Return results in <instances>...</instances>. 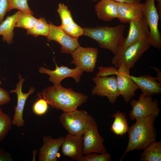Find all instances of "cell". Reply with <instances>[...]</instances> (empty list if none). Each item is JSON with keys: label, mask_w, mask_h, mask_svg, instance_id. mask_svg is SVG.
I'll use <instances>...</instances> for the list:
<instances>
[{"label": "cell", "mask_w": 161, "mask_h": 161, "mask_svg": "<svg viewBox=\"0 0 161 161\" xmlns=\"http://www.w3.org/2000/svg\"><path fill=\"white\" fill-rule=\"evenodd\" d=\"M41 95L51 108L60 109L63 112L77 109L88 98L87 95L75 92L71 88L64 87L61 84L44 89Z\"/></svg>", "instance_id": "cell-1"}, {"label": "cell", "mask_w": 161, "mask_h": 161, "mask_svg": "<svg viewBox=\"0 0 161 161\" xmlns=\"http://www.w3.org/2000/svg\"><path fill=\"white\" fill-rule=\"evenodd\" d=\"M95 84L92 91V95L107 97L110 103L114 104L120 95L116 78L114 75L110 77L96 76L92 78Z\"/></svg>", "instance_id": "cell-9"}, {"label": "cell", "mask_w": 161, "mask_h": 161, "mask_svg": "<svg viewBox=\"0 0 161 161\" xmlns=\"http://www.w3.org/2000/svg\"><path fill=\"white\" fill-rule=\"evenodd\" d=\"M129 22L130 26L128 36L124 38L118 53L129 45L143 39L149 38V29L144 16L131 20Z\"/></svg>", "instance_id": "cell-10"}, {"label": "cell", "mask_w": 161, "mask_h": 161, "mask_svg": "<svg viewBox=\"0 0 161 161\" xmlns=\"http://www.w3.org/2000/svg\"><path fill=\"white\" fill-rule=\"evenodd\" d=\"M72 58L71 64H74L84 71L92 72L95 66L98 55L97 48L77 47L71 53Z\"/></svg>", "instance_id": "cell-8"}, {"label": "cell", "mask_w": 161, "mask_h": 161, "mask_svg": "<svg viewBox=\"0 0 161 161\" xmlns=\"http://www.w3.org/2000/svg\"><path fill=\"white\" fill-rule=\"evenodd\" d=\"M99 71L96 76L99 77L107 76L111 75H116L119 72L118 69L114 66H109L107 67L100 66L98 68Z\"/></svg>", "instance_id": "cell-32"}, {"label": "cell", "mask_w": 161, "mask_h": 161, "mask_svg": "<svg viewBox=\"0 0 161 161\" xmlns=\"http://www.w3.org/2000/svg\"><path fill=\"white\" fill-rule=\"evenodd\" d=\"M59 120L69 134L76 135H83L89 127L96 123L86 111L77 109L63 112L60 116Z\"/></svg>", "instance_id": "cell-5"}, {"label": "cell", "mask_w": 161, "mask_h": 161, "mask_svg": "<svg viewBox=\"0 0 161 161\" xmlns=\"http://www.w3.org/2000/svg\"><path fill=\"white\" fill-rule=\"evenodd\" d=\"M92 0L93 1H97V0Z\"/></svg>", "instance_id": "cell-40"}, {"label": "cell", "mask_w": 161, "mask_h": 161, "mask_svg": "<svg viewBox=\"0 0 161 161\" xmlns=\"http://www.w3.org/2000/svg\"><path fill=\"white\" fill-rule=\"evenodd\" d=\"M110 116L114 118L111 128L113 133L121 137L128 133L130 127L125 113L117 111Z\"/></svg>", "instance_id": "cell-22"}, {"label": "cell", "mask_w": 161, "mask_h": 161, "mask_svg": "<svg viewBox=\"0 0 161 161\" xmlns=\"http://www.w3.org/2000/svg\"><path fill=\"white\" fill-rule=\"evenodd\" d=\"M19 12L18 10L13 15L8 16L0 24V35L2 36V41L9 44L13 42V30Z\"/></svg>", "instance_id": "cell-21"}, {"label": "cell", "mask_w": 161, "mask_h": 161, "mask_svg": "<svg viewBox=\"0 0 161 161\" xmlns=\"http://www.w3.org/2000/svg\"><path fill=\"white\" fill-rule=\"evenodd\" d=\"M10 100L9 93L0 87V106L8 103Z\"/></svg>", "instance_id": "cell-33"}, {"label": "cell", "mask_w": 161, "mask_h": 161, "mask_svg": "<svg viewBox=\"0 0 161 161\" xmlns=\"http://www.w3.org/2000/svg\"><path fill=\"white\" fill-rule=\"evenodd\" d=\"M119 70L116 75L117 85L120 95L126 102L131 101L138 89L135 83L130 77L129 72Z\"/></svg>", "instance_id": "cell-17"}, {"label": "cell", "mask_w": 161, "mask_h": 161, "mask_svg": "<svg viewBox=\"0 0 161 161\" xmlns=\"http://www.w3.org/2000/svg\"><path fill=\"white\" fill-rule=\"evenodd\" d=\"M55 68L54 70L41 66L39 69V72L41 73L48 75L49 76V81L54 85L60 84L63 79L68 77L72 78L76 83L80 81V76L84 72L81 68L78 67L72 69L66 66L59 67L55 63Z\"/></svg>", "instance_id": "cell-13"}, {"label": "cell", "mask_w": 161, "mask_h": 161, "mask_svg": "<svg viewBox=\"0 0 161 161\" xmlns=\"http://www.w3.org/2000/svg\"><path fill=\"white\" fill-rule=\"evenodd\" d=\"M125 26H99L83 28V35L95 40L102 48L110 51L114 55L119 51L124 38Z\"/></svg>", "instance_id": "cell-3"}, {"label": "cell", "mask_w": 161, "mask_h": 161, "mask_svg": "<svg viewBox=\"0 0 161 161\" xmlns=\"http://www.w3.org/2000/svg\"><path fill=\"white\" fill-rule=\"evenodd\" d=\"M111 155L106 152L98 154L96 153H92L82 156L78 161H110Z\"/></svg>", "instance_id": "cell-30"}, {"label": "cell", "mask_w": 161, "mask_h": 161, "mask_svg": "<svg viewBox=\"0 0 161 161\" xmlns=\"http://www.w3.org/2000/svg\"><path fill=\"white\" fill-rule=\"evenodd\" d=\"M43 144L38 150L39 161H57V154L61 147L64 137L53 138L50 136L43 137Z\"/></svg>", "instance_id": "cell-15"}, {"label": "cell", "mask_w": 161, "mask_h": 161, "mask_svg": "<svg viewBox=\"0 0 161 161\" xmlns=\"http://www.w3.org/2000/svg\"><path fill=\"white\" fill-rule=\"evenodd\" d=\"M118 2L128 3H141V0H111Z\"/></svg>", "instance_id": "cell-37"}, {"label": "cell", "mask_w": 161, "mask_h": 161, "mask_svg": "<svg viewBox=\"0 0 161 161\" xmlns=\"http://www.w3.org/2000/svg\"><path fill=\"white\" fill-rule=\"evenodd\" d=\"M1 82L0 80V85L1 84Z\"/></svg>", "instance_id": "cell-41"}, {"label": "cell", "mask_w": 161, "mask_h": 161, "mask_svg": "<svg viewBox=\"0 0 161 161\" xmlns=\"http://www.w3.org/2000/svg\"><path fill=\"white\" fill-rule=\"evenodd\" d=\"M63 154L77 160L83 155V136L68 134L64 137L61 147Z\"/></svg>", "instance_id": "cell-16"}, {"label": "cell", "mask_w": 161, "mask_h": 161, "mask_svg": "<svg viewBox=\"0 0 161 161\" xmlns=\"http://www.w3.org/2000/svg\"><path fill=\"white\" fill-rule=\"evenodd\" d=\"M40 98L33 104L32 110L36 115H43L47 112L48 108V103L44 98H41L40 93L38 95Z\"/></svg>", "instance_id": "cell-31"}, {"label": "cell", "mask_w": 161, "mask_h": 161, "mask_svg": "<svg viewBox=\"0 0 161 161\" xmlns=\"http://www.w3.org/2000/svg\"><path fill=\"white\" fill-rule=\"evenodd\" d=\"M19 81L16 85V88L10 90V93L16 94L17 98V106L15 108L14 115L12 120V123L18 127H23L25 125L24 120L23 118V113L24 108L27 99L29 96L35 91V88L30 87L29 92L24 93L22 91V87L24 79L21 75L18 74Z\"/></svg>", "instance_id": "cell-14"}, {"label": "cell", "mask_w": 161, "mask_h": 161, "mask_svg": "<svg viewBox=\"0 0 161 161\" xmlns=\"http://www.w3.org/2000/svg\"><path fill=\"white\" fill-rule=\"evenodd\" d=\"M97 17L105 21L118 18L117 2L111 0H101L95 6Z\"/></svg>", "instance_id": "cell-20"}, {"label": "cell", "mask_w": 161, "mask_h": 161, "mask_svg": "<svg viewBox=\"0 0 161 161\" xmlns=\"http://www.w3.org/2000/svg\"><path fill=\"white\" fill-rule=\"evenodd\" d=\"M130 77L145 96H152L154 94H160L161 83L158 82L155 78L147 75L138 77L130 75Z\"/></svg>", "instance_id": "cell-18"}, {"label": "cell", "mask_w": 161, "mask_h": 161, "mask_svg": "<svg viewBox=\"0 0 161 161\" xmlns=\"http://www.w3.org/2000/svg\"><path fill=\"white\" fill-rule=\"evenodd\" d=\"M140 155L142 161H161V141H155L143 149Z\"/></svg>", "instance_id": "cell-23"}, {"label": "cell", "mask_w": 161, "mask_h": 161, "mask_svg": "<svg viewBox=\"0 0 161 161\" xmlns=\"http://www.w3.org/2000/svg\"><path fill=\"white\" fill-rule=\"evenodd\" d=\"M7 0L8 3L7 12H9L13 9H16L19 10L34 14L29 7L28 0Z\"/></svg>", "instance_id": "cell-26"}, {"label": "cell", "mask_w": 161, "mask_h": 161, "mask_svg": "<svg viewBox=\"0 0 161 161\" xmlns=\"http://www.w3.org/2000/svg\"><path fill=\"white\" fill-rule=\"evenodd\" d=\"M148 38H145L127 47L114 55L112 63L114 67L125 72H129L142 55L150 48Z\"/></svg>", "instance_id": "cell-4"}, {"label": "cell", "mask_w": 161, "mask_h": 161, "mask_svg": "<svg viewBox=\"0 0 161 161\" xmlns=\"http://www.w3.org/2000/svg\"><path fill=\"white\" fill-rule=\"evenodd\" d=\"M38 20L33 15L20 10L15 25V27L30 30L35 24Z\"/></svg>", "instance_id": "cell-24"}, {"label": "cell", "mask_w": 161, "mask_h": 161, "mask_svg": "<svg viewBox=\"0 0 161 161\" xmlns=\"http://www.w3.org/2000/svg\"><path fill=\"white\" fill-rule=\"evenodd\" d=\"M60 26L66 34L73 38H78L83 35V28L75 22L67 26Z\"/></svg>", "instance_id": "cell-29"}, {"label": "cell", "mask_w": 161, "mask_h": 161, "mask_svg": "<svg viewBox=\"0 0 161 161\" xmlns=\"http://www.w3.org/2000/svg\"><path fill=\"white\" fill-rule=\"evenodd\" d=\"M57 11L61 21V24L60 26H67L75 22L67 6L64 4L59 3L58 4Z\"/></svg>", "instance_id": "cell-28"}, {"label": "cell", "mask_w": 161, "mask_h": 161, "mask_svg": "<svg viewBox=\"0 0 161 161\" xmlns=\"http://www.w3.org/2000/svg\"><path fill=\"white\" fill-rule=\"evenodd\" d=\"M117 2L119 17L118 19L122 23L129 22L133 19L143 16V3H128Z\"/></svg>", "instance_id": "cell-19"}, {"label": "cell", "mask_w": 161, "mask_h": 161, "mask_svg": "<svg viewBox=\"0 0 161 161\" xmlns=\"http://www.w3.org/2000/svg\"><path fill=\"white\" fill-rule=\"evenodd\" d=\"M49 30V24L45 18L40 17L37 22L31 29L27 30V34L37 37L39 35L45 36L47 37Z\"/></svg>", "instance_id": "cell-25"}, {"label": "cell", "mask_w": 161, "mask_h": 161, "mask_svg": "<svg viewBox=\"0 0 161 161\" xmlns=\"http://www.w3.org/2000/svg\"><path fill=\"white\" fill-rule=\"evenodd\" d=\"M150 67L155 70L157 72V77L155 78L156 80L159 82L161 83V72L160 69L154 66H150Z\"/></svg>", "instance_id": "cell-36"}, {"label": "cell", "mask_w": 161, "mask_h": 161, "mask_svg": "<svg viewBox=\"0 0 161 161\" xmlns=\"http://www.w3.org/2000/svg\"><path fill=\"white\" fill-rule=\"evenodd\" d=\"M12 120L10 116L2 112L0 114V142L5 137L11 128Z\"/></svg>", "instance_id": "cell-27"}, {"label": "cell", "mask_w": 161, "mask_h": 161, "mask_svg": "<svg viewBox=\"0 0 161 161\" xmlns=\"http://www.w3.org/2000/svg\"><path fill=\"white\" fill-rule=\"evenodd\" d=\"M83 136V154L106 152V149L103 145L104 140L99 133L96 123L89 127Z\"/></svg>", "instance_id": "cell-11"}, {"label": "cell", "mask_w": 161, "mask_h": 161, "mask_svg": "<svg viewBox=\"0 0 161 161\" xmlns=\"http://www.w3.org/2000/svg\"><path fill=\"white\" fill-rule=\"evenodd\" d=\"M155 0H146L143 3V16L146 18L148 25L150 35L148 38L151 46L161 48V35L158 28L159 14L155 4Z\"/></svg>", "instance_id": "cell-7"}, {"label": "cell", "mask_w": 161, "mask_h": 161, "mask_svg": "<svg viewBox=\"0 0 161 161\" xmlns=\"http://www.w3.org/2000/svg\"><path fill=\"white\" fill-rule=\"evenodd\" d=\"M49 24V32L47 40L49 42L53 40L59 44L61 46V51L62 53L70 54L80 46L78 38L67 35L60 26H56L51 22Z\"/></svg>", "instance_id": "cell-12"}, {"label": "cell", "mask_w": 161, "mask_h": 161, "mask_svg": "<svg viewBox=\"0 0 161 161\" xmlns=\"http://www.w3.org/2000/svg\"><path fill=\"white\" fill-rule=\"evenodd\" d=\"M7 0H0V24L4 20L7 12Z\"/></svg>", "instance_id": "cell-34"}, {"label": "cell", "mask_w": 161, "mask_h": 161, "mask_svg": "<svg viewBox=\"0 0 161 161\" xmlns=\"http://www.w3.org/2000/svg\"><path fill=\"white\" fill-rule=\"evenodd\" d=\"M131 101L132 109L129 116L131 120H137L151 115L158 117L160 113L158 101L152 96H146L142 93L138 100Z\"/></svg>", "instance_id": "cell-6"}, {"label": "cell", "mask_w": 161, "mask_h": 161, "mask_svg": "<svg viewBox=\"0 0 161 161\" xmlns=\"http://www.w3.org/2000/svg\"><path fill=\"white\" fill-rule=\"evenodd\" d=\"M158 2V4L161 5V0H156Z\"/></svg>", "instance_id": "cell-38"}, {"label": "cell", "mask_w": 161, "mask_h": 161, "mask_svg": "<svg viewBox=\"0 0 161 161\" xmlns=\"http://www.w3.org/2000/svg\"><path fill=\"white\" fill-rule=\"evenodd\" d=\"M2 110L1 109V108L0 107V114L2 112Z\"/></svg>", "instance_id": "cell-39"}, {"label": "cell", "mask_w": 161, "mask_h": 161, "mask_svg": "<svg viewBox=\"0 0 161 161\" xmlns=\"http://www.w3.org/2000/svg\"><path fill=\"white\" fill-rule=\"evenodd\" d=\"M155 118L151 115L136 120L135 123L129 128L128 132V144L120 161H122L129 152L144 149L156 141V131L154 126Z\"/></svg>", "instance_id": "cell-2"}, {"label": "cell", "mask_w": 161, "mask_h": 161, "mask_svg": "<svg viewBox=\"0 0 161 161\" xmlns=\"http://www.w3.org/2000/svg\"><path fill=\"white\" fill-rule=\"evenodd\" d=\"M13 161L11 154L4 149L0 148V161Z\"/></svg>", "instance_id": "cell-35"}]
</instances>
